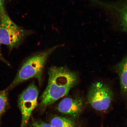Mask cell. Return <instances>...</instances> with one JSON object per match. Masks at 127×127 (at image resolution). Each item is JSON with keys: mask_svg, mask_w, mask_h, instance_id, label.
Returning <instances> with one entry per match:
<instances>
[{"mask_svg": "<svg viewBox=\"0 0 127 127\" xmlns=\"http://www.w3.org/2000/svg\"><path fill=\"white\" fill-rule=\"evenodd\" d=\"M8 93V92L5 90L0 91V119L7 105Z\"/></svg>", "mask_w": 127, "mask_h": 127, "instance_id": "30bf717a", "label": "cell"}, {"mask_svg": "<svg viewBox=\"0 0 127 127\" xmlns=\"http://www.w3.org/2000/svg\"><path fill=\"white\" fill-rule=\"evenodd\" d=\"M100 127H103V125H101V126Z\"/></svg>", "mask_w": 127, "mask_h": 127, "instance_id": "5bb4252c", "label": "cell"}, {"mask_svg": "<svg viewBox=\"0 0 127 127\" xmlns=\"http://www.w3.org/2000/svg\"><path fill=\"white\" fill-rule=\"evenodd\" d=\"M30 127H54L50 124L32 119Z\"/></svg>", "mask_w": 127, "mask_h": 127, "instance_id": "8fae6325", "label": "cell"}, {"mask_svg": "<svg viewBox=\"0 0 127 127\" xmlns=\"http://www.w3.org/2000/svg\"><path fill=\"white\" fill-rule=\"evenodd\" d=\"M64 46V44L56 45L29 57L24 62L12 83L5 90L8 92L19 84L32 78L37 79L41 85L48 59L56 49Z\"/></svg>", "mask_w": 127, "mask_h": 127, "instance_id": "7a4b0ae2", "label": "cell"}, {"mask_svg": "<svg viewBox=\"0 0 127 127\" xmlns=\"http://www.w3.org/2000/svg\"><path fill=\"white\" fill-rule=\"evenodd\" d=\"M121 4L113 7L117 15L119 24L123 31L127 32V1L125 0Z\"/></svg>", "mask_w": 127, "mask_h": 127, "instance_id": "ba28073f", "label": "cell"}, {"mask_svg": "<svg viewBox=\"0 0 127 127\" xmlns=\"http://www.w3.org/2000/svg\"><path fill=\"white\" fill-rule=\"evenodd\" d=\"M83 107V99L77 96L64 98L59 102L56 109L62 113L75 118L81 113Z\"/></svg>", "mask_w": 127, "mask_h": 127, "instance_id": "8992f818", "label": "cell"}, {"mask_svg": "<svg viewBox=\"0 0 127 127\" xmlns=\"http://www.w3.org/2000/svg\"><path fill=\"white\" fill-rule=\"evenodd\" d=\"M50 124L54 127H77L76 124L70 119L58 116L53 117Z\"/></svg>", "mask_w": 127, "mask_h": 127, "instance_id": "9c48e42d", "label": "cell"}, {"mask_svg": "<svg viewBox=\"0 0 127 127\" xmlns=\"http://www.w3.org/2000/svg\"><path fill=\"white\" fill-rule=\"evenodd\" d=\"M5 0H0V16L6 13L5 9Z\"/></svg>", "mask_w": 127, "mask_h": 127, "instance_id": "7c38bea8", "label": "cell"}, {"mask_svg": "<svg viewBox=\"0 0 127 127\" xmlns=\"http://www.w3.org/2000/svg\"><path fill=\"white\" fill-rule=\"evenodd\" d=\"M115 69L120 78L122 94L127 97V55L116 65Z\"/></svg>", "mask_w": 127, "mask_h": 127, "instance_id": "52a82bcc", "label": "cell"}, {"mask_svg": "<svg viewBox=\"0 0 127 127\" xmlns=\"http://www.w3.org/2000/svg\"><path fill=\"white\" fill-rule=\"evenodd\" d=\"M113 97V91L109 85L96 82L92 84L88 90L87 102L95 110L103 112L108 109Z\"/></svg>", "mask_w": 127, "mask_h": 127, "instance_id": "277c9868", "label": "cell"}, {"mask_svg": "<svg viewBox=\"0 0 127 127\" xmlns=\"http://www.w3.org/2000/svg\"><path fill=\"white\" fill-rule=\"evenodd\" d=\"M1 44L0 43V60L4 62V63H6V64H7L8 65H9V63L4 59L2 55H1Z\"/></svg>", "mask_w": 127, "mask_h": 127, "instance_id": "4fadbf2b", "label": "cell"}, {"mask_svg": "<svg viewBox=\"0 0 127 127\" xmlns=\"http://www.w3.org/2000/svg\"><path fill=\"white\" fill-rule=\"evenodd\" d=\"M48 73L47 86L39 98L40 105L44 107L66 96L78 80L77 74L66 66H52Z\"/></svg>", "mask_w": 127, "mask_h": 127, "instance_id": "6da1fadb", "label": "cell"}, {"mask_svg": "<svg viewBox=\"0 0 127 127\" xmlns=\"http://www.w3.org/2000/svg\"><path fill=\"white\" fill-rule=\"evenodd\" d=\"M34 32L16 24L7 12L0 16V43L7 45L10 50L18 47Z\"/></svg>", "mask_w": 127, "mask_h": 127, "instance_id": "3957f363", "label": "cell"}, {"mask_svg": "<svg viewBox=\"0 0 127 127\" xmlns=\"http://www.w3.org/2000/svg\"><path fill=\"white\" fill-rule=\"evenodd\" d=\"M39 91L34 82H32L19 97V107L22 119L20 127H26L31 114L38 105Z\"/></svg>", "mask_w": 127, "mask_h": 127, "instance_id": "5b68a950", "label": "cell"}]
</instances>
